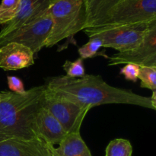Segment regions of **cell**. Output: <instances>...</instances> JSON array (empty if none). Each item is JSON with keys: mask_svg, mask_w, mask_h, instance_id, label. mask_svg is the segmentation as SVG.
<instances>
[{"mask_svg": "<svg viewBox=\"0 0 156 156\" xmlns=\"http://www.w3.org/2000/svg\"><path fill=\"white\" fill-rule=\"evenodd\" d=\"M108 66L134 63L140 66H156V21L149 24L142 42L135 48L118 52L108 57Z\"/></svg>", "mask_w": 156, "mask_h": 156, "instance_id": "8", "label": "cell"}, {"mask_svg": "<svg viewBox=\"0 0 156 156\" xmlns=\"http://www.w3.org/2000/svg\"><path fill=\"white\" fill-rule=\"evenodd\" d=\"M46 85H39L23 94L0 92V142L9 139L38 138L36 119L44 106Z\"/></svg>", "mask_w": 156, "mask_h": 156, "instance_id": "2", "label": "cell"}, {"mask_svg": "<svg viewBox=\"0 0 156 156\" xmlns=\"http://www.w3.org/2000/svg\"><path fill=\"white\" fill-rule=\"evenodd\" d=\"M140 66L137 64L127 63L121 68L120 73L124 76L125 79L128 81L136 82L138 80L139 73H140Z\"/></svg>", "mask_w": 156, "mask_h": 156, "instance_id": "20", "label": "cell"}, {"mask_svg": "<svg viewBox=\"0 0 156 156\" xmlns=\"http://www.w3.org/2000/svg\"><path fill=\"white\" fill-rule=\"evenodd\" d=\"M150 99L153 107L156 108V91H152V94L150 97Z\"/></svg>", "mask_w": 156, "mask_h": 156, "instance_id": "22", "label": "cell"}, {"mask_svg": "<svg viewBox=\"0 0 156 156\" xmlns=\"http://www.w3.org/2000/svg\"><path fill=\"white\" fill-rule=\"evenodd\" d=\"M44 107L56 117L67 133H80L90 107L82 106L54 94L46 87Z\"/></svg>", "mask_w": 156, "mask_h": 156, "instance_id": "6", "label": "cell"}, {"mask_svg": "<svg viewBox=\"0 0 156 156\" xmlns=\"http://www.w3.org/2000/svg\"><path fill=\"white\" fill-rule=\"evenodd\" d=\"M133 146L125 139L111 140L106 147L105 156H132Z\"/></svg>", "mask_w": 156, "mask_h": 156, "instance_id": "15", "label": "cell"}, {"mask_svg": "<svg viewBox=\"0 0 156 156\" xmlns=\"http://www.w3.org/2000/svg\"><path fill=\"white\" fill-rule=\"evenodd\" d=\"M118 2L119 0H85L86 24L84 29L98 27L102 20Z\"/></svg>", "mask_w": 156, "mask_h": 156, "instance_id": "14", "label": "cell"}, {"mask_svg": "<svg viewBox=\"0 0 156 156\" xmlns=\"http://www.w3.org/2000/svg\"><path fill=\"white\" fill-rule=\"evenodd\" d=\"M138 79L141 88L156 91V66H140Z\"/></svg>", "mask_w": 156, "mask_h": 156, "instance_id": "17", "label": "cell"}, {"mask_svg": "<svg viewBox=\"0 0 156 156\" xmlns=\"http://www.w3.org/2000/svg\"><path fill=\"white\" fill-rule=\"evenodd\" d=\"M36 130L38 138L52 146L59 145L68 134L61 123L44 106L37 116Z\"/></svg>", "mask_w": 156, "mask_h": 156, "instance_id": "12", "label": "cell"}, {"mask_svg": "<svg viewBox=\"0 0 156 156\" xmlns=\"http://www.w3.org/2000/svg\"><path fill=\"white\" fill-rule=\"evenodd\" d=\"M53 0H21L14 18L6 23L0 31V37L22 27L42 16L48 10Z\"/></svg>", "mask_w": 156, "mask_h": 156, "instance_id": "9", "label": "cell"}, {"mask_svg": "<svg viewBox=\"0 0 156 156\" xmlns=\"http://www.w3.org/2000/svg\"><path fill=\"white\" fill-rule=\"evenodd\" d=\"M45 85L54 94L91 108L102 105L123 104L156 110L150 98L111 86L100 76L85 74L75 79L66 76H56L47 79Z\"/></svg>", "mask_w": 156, "mask_h": 156, "instance_id": "1", "label": "cell"}, {"mask_svg": "<svg viewBox=\"0 0 156 156\" xmlns=\"http://www.w3.org/2000/svg\"><path fill=\"white\" fill-rule=\"evenodd\" d=\"M151 23H136L99 28H85L82 30L88 38H99L103 43L105 48L124 52L135 48L142 42Z\"/></svg>", "mask_w": 156, "mask_h": 156, "instance_id": "4", "label": "cell"}, {"mask_svg": "<svg viewBox=\"0 0 156 156\" xmlns=\"http://www.w3.org/2000/svg\"><path fill=\"white\" fill-rule=\"evenodd\" d=\"M62 68L66 73V76L69 78H81L85 75V67L83 64V59L80 57L78 58L74 62L66 60Z\"/></svg>", "mask_w": 156, "mask_h": 156, "instance_id": "19", "label": "cell"}, {"mask_svg": "<svg viewBox=\"0 0 156 156\" xmlns=\"http://www.w3.org/2000/svg\"><path fill=\"white\" fill-rule=\"evenodd\" d=\"M8 85L11 91L16 94H23L26 91L24 83L18 77L13 76H9L7 77Z\"/></svg>", "mask_w": 156, "mask_h": 156, "instance_id": "21", "label": "cell"}, {"mask_svg": "<svg viewBox=\"0 0 156 156\" xmlns=\"http://www.w3.org/2000/svg\"><path fill=\"white\" fill-rule=\"evenodd\" d=\"M34 64V53L22 44L9 43L0 47V68L15 71Z\"/></svg>", "mask_w": 156, "mask_h": 156, "instance_id": "11", "label": "cell"}, {"mask_svg": "<svg viewBox=\"0 0 156 156\" xmlns=\"http://www.w3.org/2000/svg\"><path fill=\"white\" fill-rule=\"evenodd\" d=\"M101 47H103V43L99 38L90 37L86 44L79 48L78 52L81 59H85L97 56Z\"/></svg>", "mask_w": 156, "mask_h": 156, "instance_id": "18", "label": "cell"}, {"mask_svg": "<svg viewBox=\"0 0 156 156\" xmlns=\"http://www.w3.org/2000/svg\"><path fill=\"white\" fill-rule=\"evenodd\" d=\"M21 0H2L0 3V24H5L16 14Z\"/></svg>", "mask_w": 156, "mask_h": 156, "instance_id": "16", "label": "cell"}, {"mask_svg": "<svg viewBox=\"0 0 156 156\" xmlns=\"http://www.w3.org/2000/svg\"><path fill=\"white\" fill-rule=\"evenodd\" d=\"M48 12L52 27L44 47L50 48L85 28V0H53Z\"/></svg>", "mask_w": 156, "mask_h": 156, "instance_id": "3", "label": "cell"}, {"mask_svg": "<svg viewBox=\"0 0 156 156\" xmlns=\"http://www.w3.org/2000/svg\"><path fill=\"white\" fill-rule=\"evenodd\" d=\"M156 21V0H119L95 28Z\"/></svg>", "mask_w": 156, "mask_h": 156, "instance_id": "5", "label": "cell"}, {"mask_svg": "<svg viewBox=\"0 0 156 156\" xmlns=\"http://www.w3.org/2000/svg\"><path fill=\"white\" fill-rule=\"evenodd\" d=\"M51 27L52 19L47 10L34 21L0 37V47L9 43H17L30 48L35 55L45 47Z\"/></svg>", "mask_w": 156, "mask_h": 156, "instance_id": "7", "label": "cell"}, {"mask_svg": "<svg viewBox=\"0 0 156 156\" xmlns=\"http://www.w3.org/2000/svg\"><path fill=\"white\" fill-rule=\"evenodd\" d=\"M51 156H92L80 133L66 134L59 147L49 144Z\"/></svg>", "mask_w": 156, "mask_h": 156, "instance_id": "13", "label": "cell"}, {"mask_svg": "<svg viewBox=\"0 0 156 156\" xmlns=\"http://www.w3.org/2000/svg\"><path fill=\"white\" fill-rule=\"evenodd\" d=\"M0 156H51L49 144L40 138L0 142Z\"/></svg>", "mask_w": 156, "mask_h": 156, "instance_id": "10", "label": "cell"}]
</instances>
